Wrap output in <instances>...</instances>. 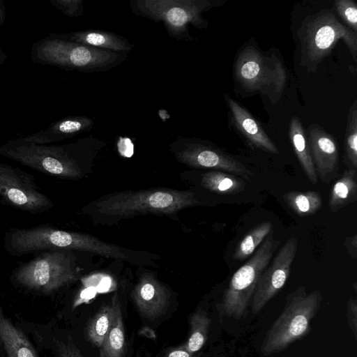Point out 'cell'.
I'll return each instance as SVG.
<instances>
[{"mask_svg":"<svg viewBox=\"0 0 357 357\" xmlns=\"http://www.w3.org/2000/svg\"><path fill=\"white\" fill-rule=\"evenodd\" d=\"M105 142L93 135L61 145L36 144L12 138L0 146V155L45 174L77 180L92 170Z\"/></svg>","mask_w":357,"mask_h":357,"instance_id":"cell-1","label":"cell"},{"mask_svg":"<svg viewBox=\"0 0 357 357\" xmlns=\"http://www.w3.org/2000/svg\"><path fill=\"white\" fill-rule=\"evenodd\" d=\"M198 203L192 191L162 188L112 192L88 204L82 211L97 220L109 223L139 215H174Z\"/></svg>","mask_w":357,"mask_h":357,"instance_id":"cell-2","label":"cell"},{"mask_svg":"<svg viewBox=\"0 0 357 357\" xmlns=\"http://www.w3.org/2000/svg\"><path fill=\"white\" fill-rule=\"evenodd\" d=\"M128 52H114L77 43L51 33L35 42L31 49L33 63L82 73H104L123 63Z\"/></svg>","mask_w":357,"mask_h":357,"instance_id":"cell-3","label":"cell"},{"mask_svg":"<svg viewBox=\"0 0 357 357\" xmlns=\"http://www.w3.org/2000/svg\"><path fill=\"white\" fill-rule=\"evenodd\" d=\"M298 36L301 45V65L314 73L340 39L344 40L357 61V33L341 23L332 9H323L303 21Z\"/></svg>","mask_w":357,"mask_h":357,"instance_id":"cell-4","label":"cell"},{"mask_svg":"<svg viewBox=\"0 0 357 357\" xmlns=\"http://www.w3.org/2000/svg\"><path fill=\"white\" fill-rule=\"evenodd\" d=\"M227 0H131L133 14L154 22H162L168 35L177 40L192 41L189 25L204 29L208 21L203 13L223 5Z\"/></svg>","mask_w":357,"mask_h":357,"instance_id":"cell-5","label":"cell"},{"mask_svg":"<svg viewBox=\"0 0 357 357\" xmlns=\"http://www.w3.org/2000/svg\"><path fill=\"white\" fill-rule=\"evenodd\" d=\"M322 298L319 291L307 292L305 286L289 294L283 311L263 340L261 355L282 352L305 336L310 331V323L320 308Z\"/></svg>","mask_w":357,"mask_h":357,"instance_id":"cell-6","label":"cell"},{"mask_svg":"<svg viewBox=\"0 0 357 357\" xmlns=\"http://www.w3.org/2000/svg\"><path fill=\"white\" fill-rule=\"evenodd\" d=\"M234 75L243 91L260 93L271 103L280 98L287 82L285 68L279 57L251 43L243 45L237 54Z\"/></svg>","mask_w":357,"mask_h":357,"instance_id":"cell-7","label":"cell"},{"mask_svg":"<svg viewBox=\"0 0 357 357\" xmlns=\"http://www.w3.org/2000/svg\"><path fill=\"white\" fill-rule=\"evenodd\" d=\"M79 278L76 258L68 250L40 252L31 260L18 265L10 275L17 286L44 294L54 293Z\"/></svg>","mask_w":357,"mask_h":357,"instance_id":"cell-8","label":"cell"},{"mask_svg":"<svg viewBox=\"0 0 357 357\" xmlns=\"http://www.w3.org/2000/svg\"><path fill=\"white\" fill-rule=\"evenodd\" d=\"M271 231L254 255L233 275L219 304L220 316L236 319L245 317L261 273L270 263L280 242Z\"/></svg>","mask_w":357,"mask_h":357,"instance_id":"cell-9","label":"cell"},{"mask_svg":"<svg viewBox=\"0 0 357 357\" xmlns=\"http://www.w3.org/2000/svg\"><path fill=\"white\" fill-rule=\"evenodd\" d=\"M0 199L22 211L38 215L54 203L36 184L34 176L18 167L0 162Z\"/></svg>","mask_w":357,"mask_h":357,"instance_id":"cell-10","label":"cell"},{"mask_svg":"<svg viewBox=\"0 0 357 357\" xmlns=\"http://www.w3.org/2000/svg\"><path fill=\"white\" fill-rule=\"evenodd\" d=\"M169 149L178 162L188 167L222 170L246 180L252 175L241 162L202 139L178 136Z\"/></svg>","mask_w":357,"mask_h":357,"instance_id":"cell-11","label":"cell"},{"mask_svg":"<svg viewBox=\"0 0 357 357\" xmlns=\"http://www.w3.org/2000/svg\"><path fill=\"white\" fill-rule=\"evenodd\" d=\"M297 246L296 238H288L261 273L252 298L254 314L259 313L284 286L291 273Z\"/></svg>","mask_w":357,"mask_h":357,"instance_id":"cell-12","label":"cell"},{"mask_svg":"<svg viewBox=\"0 0 357 357\" xmlns=\"http://www.w3.org/2000/svg\"><path fill=\"white\" fill-rule=\"evenodd\" d=\"M131 296L140 314L149 319L162 316L169 305V291L151 272L139 277Z\"/></svg>","mask_w":357,"mask_h":357,"instance_id":"cell-13","label":"cell"},{"mask_svg":"<svg viewBox=\"0 0 357 357\" xmlns=\"http://www.w3.org/2000/svg\"><path fill=\"white\" fill-rule=\"evenodd\" d=\"M307 142L313 164L323 182L336 176L338 169V149L335 139L317 124L307 128Z\"/></svg>","mask_w":357,"mask_h":357,"instance_id":"cell-14","label":"cell"},{"mask_svg":"<svg viewBox=\"0 0 357 357\" xmlns=\"http://www.w3.org/2000/svg\"><path fill=\"white\" fill-rule=\"evenodd\" d=\"M94 123V119L89 116L71 115L60 119L45 129L22 137L33 144L47 145L89 131Z\"/></svg>","mask_w":357,"mask_h":357,"instance_id":"cell-15","label":"cell"},{"mask_svg":"<svg viewBox=\"0 0 357 357\" xmlns=\"http://www.w3.org/2000/svg\"><path fill=\"white\" fill-rule=\"evenodd\" d=\"M234 124L254 146L267 152L278 153V150L259 122L249 112L227 95H225Z\"/></svg>","mask_w":357,"mask_h":357,"instance_id":"cell-16","label":"cell"},{"mask_svg":"<svg viewBox=\"0 0 357 357\" xmlns=\"http://www.w3.org/2000/svg\"><path fill=\"white\" fill-rule=\"evenodd\" d=\"M58 35L68 40L105 50L128 52L134 47V44L123 36L100 29H89Z\"/></svg>","mask_w":357,"mask_h":357,"instance_id":"cell-17","label":"cell"},{"mask_svg":"<svg viewBox=\"0 0 357 357\" xmlns=\"http://www.w3.org/2000/svg\"><path fill=\"white\" fill-rule=\"evenodd\" d=\"M0 340L8 357H38L25 335L3 314L1 305Z\"/></svg>","mask_w":357,"mask_h":357,"instance_id":"cell-18","label":"cell"},{"mask_svg":"<svg viewBox=\"0 0 357 357\" xmlns=\"http://www.w3.org/2000/svg\"><path fill=\"white\" fill-rule=\"evenodd\" d=\"M289 139L295 154L305 172L312 183L317 182V176L313 164L303 126L297 116L291 119L289 129Z\"/></svg>","mask_w":357,"mask_h":357,"instance_id":"cell-19","label":"cell"},{"mask_svg":"<svg viewBox=\"0 0 357 357\" xmlns=\"http://www.w3.org/2000/svg\"><path fill=\"white\" fill-rule=\"evenodd\" d=\"M115 315L110 329L101 346L100 357H123L126 349L125 328L120 301L112 297Z\"/></svg>","mask_w":357,"mask_h":357,"instance_id":"cell-20","label":"cell"},{"mask_svg":"<svg viewBox=\"0 0 357 357\" xmlns=\"http://www.w3.org/2000/svg\"><path fill=\"white\" fill-rule=\"evenodd\" d=\"M356 169L354 168L345 169L342 176L333 186L329 207L333 212H336L356 202Z\"/></svg>","mask_w":357,"mask_h":357,"instance_id":"cell-21","label":"cell"},{"mask_svg":"<svg viewBox=\"0 0 357 357\" xmlns=\"http://www.w3.org/2000/svg\"><path fill=\"white\" fill-rule=\"evenodd\" d=\"M115 315L114 303L103 305L87 322L86 337L91 344L100 349L110 329Z\"/></svg>","mask_w":357,"mask_h":357,"instance_id":"cell-22","label":"cell"},{"mask_svg":"<svg viewBox=\"0 0 357 357\" xmlns=\"http://www.w3.org/2000/svg\"><path fill=\"white\" fill-rule=\"evenodd\" d=\"M202 185L218 194H235L243 191L245 183L235 175L221 171H211L202 175Z\"/></svg>","mask_w":357,"mask_h":357,"instance_id":"cell-23","label":"cell"},{"mask_svg":"<svg viewBox=\"0 0 357 357\" xmlns=\"http://www.w3.org/2000/svg\"><path fill=\"white\" fill-rule=\"evenodd\" d=\"M211 322L207 312L202 308L190 315L189 336L183 344L188 351L197 353L203 347L208 338Z\"/></svg>","mask_w":357,"mask_h":357,"instance_id":"cell-24","label":"cell"},{"mask_svg":"<svg viewBox=\"0 0 357 357\" xmlns=\"http://www.w3.org/2000/svg\"><path fill=\"white\" fill-rule=\"evenodd\" d=\"M284 200L298 215H312L317 213L322 205L320 194L316 191H291L283 195Z\"/></svg>","mask_w":357,"mask_h":357,"instance_id":"cell-25","label":"cell"},{"mask_svg":"<svg viewBox=\"0 0 357 357\" xmlns=\"http://www.w3.org/2000/svg\"><path fill=\"white\" fill-rule=\"evenodd\" d=\"M271 231L273 226L269 221L256 225L238 243L234 258L242 261L250 256Z\"/></svg>","mask_w":357,"mask_h":357,"instance_id":"cell-26","label":"cell"},{"mask_svg":"<svg viewBox=\"0 0 357 357\" xmlns=\"http://www.w3.org/2000/svg\"><path fill=\"white\" fill-rule=\"evenodd\" d=\"M344 151L348 162L352 168L357 167V100L351 105L344 138Z\"/></svg>","mask_w":357,"mask_h":357,"instance_id":"cell-27","label":"cell"},{"mask_svg":"<svg viewBox=\"0 0 357 357\" xmlns=\"http://www.w3.org/2000/svg\"><path fill=\"white\" fill-rule=\"evenodd\" d=\"M334 8L348 28L357 33V6L352 0H337Z\"/></svg>","mask_w":357,"mask_h":357,"instance_id":"cell-28","label":"cell"},{"mask_svg":"<svg viewBox=\"0 0 357 357\" xmlns=\"http://www.w3.org/2000/svg\"><path fill=\"white\" fill-rule=\"evenodd\" d=\"M51 5L63 15L77 18L83 15L84 0H48Z\"/></svg>","mask_w":357,"mask_h":357,"instance_id":"cell-29","label":"cell"},{"mask_svg":"<svg viewBox=\"0 0 357 357\" xmlns=\"http://www.w3.org/2000/svg\"><path fill=\"white\" fill-rule=\"evenodd\" d=\"M57 357H84V356L73 342L71 337H68L66 341L59 342Z\"/></svg>","mask_w":357,"mask_h":357,"instance_id":"cell-30","label":"cell"},{"mask_svg":"<svg viewBox=\"0 0 357 357\" xmlns=\"http://www.w3.org/2000/svg\"><path fill=\"white\" fill-rule=\"evenodd\" d=\"M347 319L348 325L355 339L357 338V301L351 297L347 307Z\"/></svg>","mask_w":357,"mask_h":357,"instance_id":"cell-31","label":"cell"},{"mask_svg":"<svg viewBox=\"0 0 357 357\" xmlns=\"http://www.w3.org/2000/svg\"><path fill=\"white\" fill-rule=\"evenodd\" d=\"M165 357H199V355L196 354V353L190 352L183 344L169 349Z\"/></svg>","mask_w":357,"mask_h":357,"instance_id":"cell-32","label":"cell"},{"mask_svg":"<svg viewBox=\"0 0 357 357\" xmlns=\"http://www.w3.org/2000/svg\"><path fill=\"white\" fill-rule=\"evenodd\" d=\"M6 6L3 1L0 0V27L3 24L6 20Z\"/></svg>","mask_w":357,"mask_h":357,"instance_id":"cell-33","label":"cell"},{"mask_svg":"<svg viewBox=\"0 0 357 357\" xmlns=\"http://www.w3.org/2000/svg\"><path fill=\"white\" fill-rule=\"evenodd\" d=\"M7 59L6 54L0 48V64L3 63Z\"/></svg>","mask_w":357,"mask_h":357,"instance_id":"cell-34","label":"cell"}]
</instances>
